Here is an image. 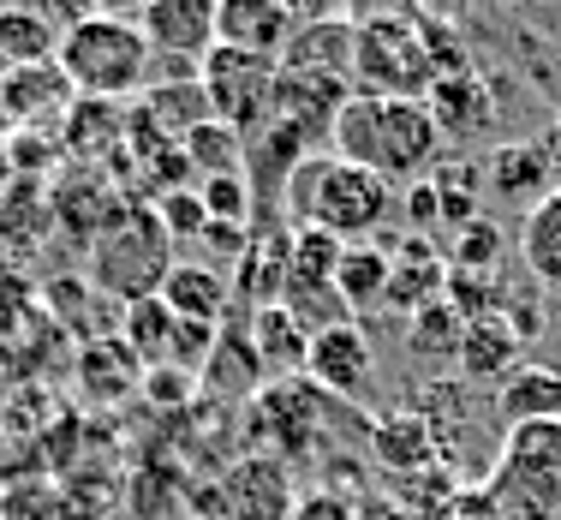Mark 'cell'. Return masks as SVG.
<instances>
[{
    "label": "cell",
    "instance_id": "1",
    "mask_svg": "<svg viewBox=\"0 0 561 520\" xmlns=\"http://www.w3.org/2000/svg\"><path fill=\"white\" fill-rule=\"evenodd\" d=\"M329 144H335L341 162L370 168L389 185H419L443 162V132H436L431 109L424 102L370 97V90H353L341 102L335 126H329Z\"/></svg>",
    "mask_w": 561,
    "mask_h": 520
},
{
    "label": "cell",
    "instance_id": "23",
    "mask_svg": "<svg viewBox=\"0 0 561 520\" xmlns=\"http://www.w3.org/2000/svg\"><path fill=\"white\" fill-rule=\"evenodd\" d=\"M48 228H55V204L36 185H7L0 192V270L7 263H31Z\"/></svg>",
    "mask_w": 561,
    "mask_h": 520
},
{
    "label": "cell",
    "instance_id": "12",
    "mask_svg": "<svg viewBox=\"0 0 561 520\" xmlns=\"http://www.w3.org/2000/svg\"><path fill=\"white\" fill-rule=\"evenodd\" d=\"M138 31L150 36V48L185 72H197L204 55L216 48V0H150L138 12Z\"/></svg>",
    "mask_w": 561,
    "mask_h": 520
},
{
    "label": "cell",
    "instance_id": "36",
    "mask_svg": "<svg viewBox=\"0 0 561 520\" xmlns=\"http://www.w3.org/2000/svg\"><path fill=\"white\" fill-rule=\"evenodd\" d=\"M407 222L419 228V239H431L436 228H443V197H436V185H431V180L407 185Z\"/></svg>",
    "mask_w": 561,
    "mask_h": 520
},
{
    "label": "cell",
    "instance_id": "5",
    "mask_svg": "<svg viewBox=\"0 0 561 520\" xmlns=\"http://www.w3.org/2000/svg\"><path fill=\"white\" fill-rule=\"evenodd\" d=\"M173 239L168 228L156 222V204H138L131 197L126 210L108 222V234L90 246V282L96 293H114V299H150V293H162L168 270H173Z\"/></svg>",
    "mask_w": 561,
    "mask_h": 520
},
{
    "label": "cell",
    "instance_id": "27",
    "mask_svg": "<svg viewBox=\"0 0 561 520\" xmlns=\"http://www.w3.org/2000/svg\"><path fill=\"white\" fill-rule=\"evenodd\" d=\"M60 60V24L43 7H0V66Z\"/></svg>",
    "mask_w": 561,
    "mask_h": 520
},
{
    "label": "cell",
    "instance_id": "32",
    "mask_svg": "<svg viewBox=\"0 0 561 520\" xmlns=\"http://www.w3.org/2000/svg\"><path fill=\"white\" fill-rule=\"evenodd\" d=\"M460 336H466V317L448 299H431L424 312L407 317V347L424 359H460Z\"/></svg>",
    "mask_w": 561,
    "mask_h": 520
},
{
    "label": "cell",
    "instance_id": "28",
    "mask_svg": "<svg viewBox=\"0 0 561 520\" xmlns=\"http://www.w3.org/2000/svg\"><path fill=\"white\" fill-rule=\"evenodd\" d=\"M173 336H180V317L162 305V293H150V299H131L119 305V341L138 353L144 371H162L173 365Z\"/></svg>",
    "mask_w": 561,
    "mask_h": 520
},
{
    "label": "cell",
    "instance_id": "30",
    "mask_svg": "<svg viewBox=\"0 0 561 520\" xmlns=\"http://www.w3.org/2000/svg\"><path fill=\"white\" fill-rule=\"evenodd\" d=\"M287 258H293V234H275V239H251L245 258L233 263V287L245 293L251 305H280L287 293Z\"/></svg>",
    "mask_w": 561,
    "mask_h": 520
},
{
    "label": "cell",
    "instance_id": "33",
    "mask_svg": "<svg viewBox=\"0 0 561 520\" xmlns=\"http://www.w3.org/2000/svg\"><path fill=\"white\" fill-rule=\"evenodd\" d=\"M502 251H507V239H502V228L496 222H466L460 234H454V263L448 270H466V275H490L502 263Z\"/></svg>",
    "mask_w": 561,
    "mask_h": 520
},
{
    "label": "cell",
    "instance_id": "19",
    "mask_svg": "<svg viewBox=\"0 0 561 520\" xmlns=\"http://www.w3.org/2000/svg\"><path fill=\"white\" fill-rule=\"evenodd\" d=\"M496 419H502V431L561 419V365H550V359H519L496 383Z\"/></svg>",
    "mask_w": 561,
    "mask_h": 520
},
{
    "label": "cell",
    "instance_id": "17",
    "mask_svg": "<svg viewBox=\"0 0 561 520\" xmlns=\"http://www.w3.org/2000/svg\"><path fill=\"white\" fill-rule=\"evenodd\" d=\"M448 287V258L436 251V239H419L407 234V246H394V263H389V293H382V305L400 317L424 312L431 299H443Z\"/></svg>",
    "mask_w": 561,
    "mask_h": 520
},
{
    "label": "cell",
    "instance_id": "10",
    "mask_svg": "<svg viewBox=\"0 0 561 520\" xmlns=\"http://www.w3.org/2000/svg\"><path fill=\"white\" fill-rule=\"evenodd\" d=\"M377 377V353L365 341V324H329L311 336V359H305V383H317L323 395H341V402H358Z\"/></svg>",
    "mask_w": 561,
    "mask_h": 520
},
{
    "label": "cell",
    "instance_id": "6",
    "mask_svg": "<svg viewBox=\"0 0 561 520\" xmlns=\"http://www.w3.org/2000/svg\"><path fill=\"white\" fill-rule=\"evenodd\" d=\"M490 497L519 509L526 520H556L561 515V419L514 425L496 443L490 466Z\"/></svg>",
    "mask_w": 561,
    "mask_h": 520
},
{
    "label": "cell",
    "instance_id": "24",
    "mask_svg": "<svg viewBox=\"0 0 561 520\" xmlns=\"http://www.w3.org/2000/svg\"><path fill=\"white\" fill-rule=\"evenodd\" d=\"M519 347H526V336L514 329V317H507V312L478 317V324H466V336H460V377L502 383L507 371L519 365Z\"/></svg>",
    "mask_w": 561,
    "mask_h": 520
},
{
    "label": "cell",
    "instance_id": "21",
    "mask_svg": "<svg viewBox=\"0 0 561 520\" xmlns=\"http://www.w3.org/2000/svg\"><path fill=\"white\" fill-rule=\"evenodd\" d=\"M370 455H377L389 473L412 478L424 473V466H436V425L424 419V412H382L377 425H370Z\"/></svg>",
    "mask_w": 561,
    "mask_h": 520
},
{
    "label": "cell",
    "instance_id": "11",
    "mask_svg": "<svg viewBox=\"0 0 561 520\" xmlns=\"http://www.w3.org/2000/svg\"><path fill=\"white\" fill-rule=\"evenodd\" d=\"M299 24H305V12L287 7V0H221L216 7V43L280 66L287 43L299 36Z\"/></svg>",
    "mask_w": 561,
    "mask_h": 520
},
{
    "label": "cell",
    "instance_id": "13",
    "mask_svg": "<svg viewBox=\"0 0 561 520\" xmlns=\"http://www.w3.org/2000/svg\"><path fill=\"white\" fill-rule=\"evenodd\" d=\"M221 502H227V520H293V509H299L293 473L275 455H245L227 466Z\"/></svg>",
    "mask_w": 561,
    "mask_h": 520
},
{
    "label": "cell",
    "instance_id": "18",
    "mask_svg": "<svg viewBox=\"0 0 561 520\" xmlns=\"http://www.w3.org/2000/svg\"><path fill=\"white\" fill-rule=\"evenodd\" d=\"M60 156L78 168H96L108 156H126V109L119 102H90L78 97L72 114L60 120Z\"/></svg>",
    "mask_w": 561,
    "mask_h": 520
},
{
    "label": "cell",
    "instance_id": "9",
    "mask_svg": "<svg viewBox=\"0 0 561 520\" xmlns=\"http://www.w3.org/2000/svg\"><path fill=\"white\" fill-rule=\"evenodd\" d=\"M353 43H358V19L323 12V19H305L299 36L280 55V72L305 78V84H335V90H358L353 84Z\"/></svg>",
    "mask_w": 561,
    "mask_h": 520
},
{
    "label": "cell",
    "instance_id": "15",
    "mask_svg": "<svg viewBox=\"0 0 561 520\" xmlns=\"http://www.w3.org/2000/svg\"><path fill=\"white\" fill-rule=\"evenodd\" d=\"M72 383L90 407H114L144 383V365L119 336H84V347H78V359H72Z\"/></svg>",
    "mask_w": 561,
    "mask_h": 520
},
{
    "label": "cell",
    "instance_id": "4",
    "mask_svg": "<svg viewBox=\"0 0 561 520\" xmlns=\"http://www.w3.org/2000/svg\"><path fill=\"white\" fill-rule=\"evenodd\" d=\"M353 84L370 97L394 102H424V90L436 84L431 36H424L419 12H365L353 43Z\"/></svg>",
    "mask_w": 561,
    "mask_h": 520
},
{
    "label": "cell",
    "instance_id": "25",
    "mask_svg": "<svg viewBox=\"0 0 561 520\" xmlns=\"http://www.w3.org/2000/svg\"><path fill=\"white\" fill-rule=\"evenodd\" d=\"M251 347H257L263 371H270L275 383H287V377H299L305 359H311V329H305L287 305H263V312H251Z\"/></svg>",
    "mask_w": 561,
    "mask_h": 520
},
{
    "label": "cell",
    "instance_id": "40",
    "mask_svg": "<svg viewBox=\"0 0 561 520\" xmlns=\"http://www.w3.org/2000/svg\"><path fill=\"white\" fill-rule=\"evenodd\" d=\"M0 132H7V120H0Z\"/></svg>",
    "mask_w": 561,
    "mask_h": 520
},
{
    "label": "cell",
    "instance_id": "14",
    "mask_svg": "<svg viewBox=\"0 0 561 520\" xmlns=\"http://www.w3.org/2000/svg\"><path fill=\"white\" fill-rule=\"evenodd\" d=\"M424 109H431L443 144H472V138H484V132L496 126V97H490V84L472 72V66L436 78V84L424 90Z\"/></svg>",
    "mask_w": 561,
    "mask_h": 520
},
{
    "label": "cell",
    "instance_id": "29",
    "mask_svg": "<svg viewBox=\"0 0 561 520\" xmlns=\"http://www.w3.org/2000/svg\"><path fill=\"white\" fill-rule=\"evenodd\" d=\"M389 234L365 239V246H346L341 251V270H335V293L346 312H370V305H382V293H389V263H394V246H382Z\"/></svg>",
    "mask_w": 561,
    "mask_h": 520
},
{
    "label": "cell",
    "instance_id": "20",
    "mask_svg": "<svg viewBox=\"0 0 561 520\" xmlns=\"http://www.w3.org/2000/svg\"><path fill=\"white\" fill-rule=\"evenodd\" d=\"M317 407H323V389L317 383H270V389L257 395V419L275 431V461H293L311 449V431H317Z\"/></svg>",
    "mask_w": 561,
    "mask_h": 520
},
{
    "label": "cell",
    "instance_id": "2",
    "mask_svg": "<svg viewBox=\"0 0 561 520\" xmlns=\"http://www.w3.org/2000/svg\"><path fill=\"white\" fill-rule=\"evenodd\" d=\"M280 204H287L293 234L317 228L341 246H365V239L382 234V222L394 216V185L377 180L370 168L341 162L335 150H311L299 168L280 180Z\"/></svg>",
    "mask_w": 561,
    "mask_h": 520
},
{
    "label": "cell",
    "instance_id": "37",
    "mask_svg": "<svg viewBox=\"0 0 561 520\" xmlns=\"http://www.w3.org/2000/svg\"><path fill=\"white\" fill-rule=\"evenodd\" d=\"M204 246L216 251L221 263H239V258H245V246H251V234L233 228V222H209V228H204Z\"/></svg>",
    "mask_w": 561,
    "mask_h": 520
},
{
    "label": "cell",
    "instance_id": "39",
    "mask_svg": "<svg viewBox=\"0 0 561 520\" xmlns=\"http://www.w3.org/2000/svg\"><path fill=\"white\" fill-rule=\"evenodd\" d=\"M550 150H556V156H561V126H556V132H550Z\"/></svg>",
    "mask_w": 561,
    "mask_h": 520
},
{
    "label": "cell",
    "instance_id": "31",
    "mask_svg": "<svg viewBox=\"0 0 561 520\" xmlns=\"http://www.w3.org/2000/svg\"><path fill=\"white\" fill-rule=\"evenodd\" d=\"M180 150H185V162H192L197 180H221V173H245L251 144H245V132H233L227 120L209 114L204 126H192L180 138Z\"/></svg>",
    "mask_w": 561,
    "mask_h": 520
},
{
    "label": "cell",
    "instance_id": "7",
    "mask_svg": "<svg viewBox=\"0 0 561 520\" xmlns=\"http://www.w3.org/2000/svg\"><path fill=\"white\" fill-rule=\"evenodd\" d=\"M275 78L280 66L275 60H257V55H239V48H209L204 66H197V84L209 97V114L227 120L233 132H245V144L270 126L275 114Z\"/></svg>",
    "mask_w": 561,
    "mask_h": 520
},
{
    "label": "cell",
    "instance_id": "22",
    "mask_svg": "<svg viewBox=\"0 0 561 520\" xmlns=\"http://www.w3.org/2000/svg\"><path fill=\"white\" fill-rule=\"evenodd\" d=\"M490 192L502 197H550L556 192V150L550 138H514L490 156Z\"/></svg>",
    "mask_w": 561,
    "mask_h": 520
},
{
    "label": "cell",
    "instance_id": "8",
    "mask_svg": "<svg viewBox=\"0 0 561 520\" xmlns=\"http://www.w3.org/2000/svg\"><path fill=\"white\" fill-rule=\"evenodd\" d=\"M78 90L72 78L60 72V60L48 66H0V120H7V138L12 132H48L55 120L72 114Z\"/></svg>",
    "mask_w": 561,
    "mask_h": 520
},
{
    "label": "cell",
    "instance_id": "34",
    "mask_svg": "<svg viewBox=\"0 0 561 520\" xmlns=\"http://www.w3.org/2000/svg\"><path fill=\"white\" fill-rule=\"evenodd\" d=\"M251 192H257V185H251L245 173H221V180H197V197H204L209 222H233V228H245V222H251Z\"/></svg>",
    "mask_w": 561,
    "mask_h": 520
},
{
    "label": "cell",
    "instance_id": "16",
    "mask_svg": "<svg viewBox=\"0 0 561 520\" xmlns=\"http://www.w3.org/2000/svg\"><path fill=\"white\" fill-rule=\"evenodd\" d=\"M162 305L180 317V324H209V329H221L227 305H233V275L216 270V263L180 258V263L168 270V282H162Z\"/></svg>",
    "mask_w": 561,
    "mask_h": 520
},
{
    "label": "cell",
    "instance_id": "26",
    "mask_svg": "<svg viewBox=\"0 0 561 520\" xmlns=\"http://www.w3.org/2000/svg\"><path fill=\"white\" fill-rule=\"evenodd\" d=\"M519 263L543 293H561V185L538 197L519 222Z\"/></svg>",
    "mask_w": 561,
    "mask_h": 520
},
{
    "label": "cell",
    "instance_id": "38",
    "mask_svg": "<svg viewBox=\"0 0 561 520\" xmlns=\"http://www.w3.org/2000/svg\"><path fill=\"white\" fill-rule=\"evenodd\" d=\"M293 520H353V509H346L341 497H329V490H317V497H305L299 509H293Z\"/></svg>",
    "mask_w": 561,
    "mask_h": 520
},
{
    "label": "cell",
    "instance_id": "35",
    "mask_svg": "<svg viewBox=\"0 0 561 520\" xmlns=\"http://www.w3.org/2000/svg\"><path fill=\"white\" fill-rule=\"evenodd\" d=\"M156 222L168 228L173 246H180V239H204V228H209V210H204V197H197V185H185V192L156 197Z\"/></svg>",
    "mask_w": 561,
    "mask_h": 520
},
{
    "label": "cell",
    "instance_id": "3",
    "mask_svg": "<svg viewBox=\"0 0 561 520\" xmlns=\"http://www.w3.org/2000/svg\"><path fill=\"white\" fill-rule=\"evenodd\" d=\"M60 72L72 78L78 97L90 102H131L150 90L156 72V48L138 31V19H119V12H78L60 31Z\"/></svg>",
    "mask_w": 561,
    "mask_h": 520
}]
</instances>
